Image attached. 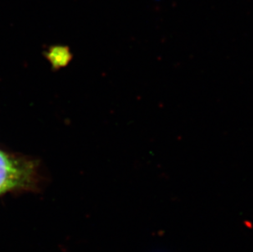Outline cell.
Wrapping results in <instances>:
<instances>
[{
	"mask_svg": "<svg viewBox=\"0 0 253 252\" xmlns=\"http://www.w3.org/2000/svg\"><path fill=\"white\" fill-rule=\"evenodd\" d=\"M34 175L31 162L0 150V195L31 185Z\"/></svg>",
	"mask_w": 253,
	"mask_h": 252,
	"instance_id": "obj_1",
	"label": "cell"
}]
</instances>
